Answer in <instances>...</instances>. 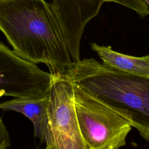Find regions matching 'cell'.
Listing matches in <instances>:
<instances>
[{
	"mask_svg": "<svg viewBox=\"0 0 149 149\" xmlns=\"http://www.w3.org/2000/svg\"><path fill=\"white\" fill-rule=\"evenodd\" d=\"M0 30L24 60L45 64L53 75L74 65L60 24L45 0H0Z\"/></svg>",
	"mask_w": 149,
	"mask_h": 149,
	"instance_id": "1",
	"label": "cell"
},
{
	"mask_svg": "<svg viewBox=\"0 0 149 149\" xmlns=\"http://www.w3.org/2000/svg\"><path fill=\"white\" fill-rule=\"evenodd\" d=\"M64 75L126 119L149 141V76L123 72L94 58L80 59Z\"/></svg>",
	"mask_w": 149,
	"mask_h": 149,
	"instance_id": "2",
	"label": "cell"
},
{
	"mask_svg": "<svg viewBox=\"0 0 149 149\" xmlns=\"http://www.w3.org/2000/svg\"><path fill=\"white\" fill-rule=\"evenodd\" d=\"M72 84L77 119L88 149H119L125 146L132 127L130 122L76 84Z\"/></svg>",
	"mask_w": 149,
	"mask_h": 149,
	"instance_id": "3",
	"label": "cell"
},
{
	"mask_svg": "<svg viewBox=\"0 0 149 149\" xmlns=\"http://www.w3.org/2000/svg\"><path fill=\"white\" fill-rule=\"evenodd\" d=\"M48 117L47 149H88L77 119L73 84L65 75H53Z\"/></svg>",
	"mask_w": 149,
	"mask_h": 149,
	"instance_id": "4",
	"label": "cell"
},
{
	"mask_svg": "<svg viewBox=\"0 0 149 149\" xmlns=\"http://www.w3.org/2000/svg\"><path fill=\"white\" fill-rule=\"evenodd\" d=\"M52 79L51 73L23 59L0 42V98H47Z\"/></svg>",
	"mask_w": 149,
	"mask_h": 149,
	"instance_id": "5",
	"label": "cell"
},
{
	"mask_svg": "<svg viewBox=\"0 0 149 149\" xmlns=\"http://www.w3.org/2000/svg\"><path fill=\"white\" fill-rule=\"evenodd\" d=\"M105 2L123 6L141 17L149 14L148 6L143 0H52L50 3L75 63L80 61V47L85 27Z\"/></svg>",
	"mask_w": 149,
	"mask_h": 149,
	"instance_id": "6",
	"label": "cell"
},
{
	"mask_svg": "<svg viewBox=\"0 0 149 149\" xmlns=\"http://www.w3.org/2000/svg\"><path fill=\"white\" fill-rule=\"evenodd\" d=\"M49 97L39 100L13 98L0 102V109L20 113L30 119L34 125V134L46 143L48 138Z\"/></svg>",
	"mask_w": 149,
	"mask_h": 149,
	"instance_id": "7",
	"label": "cell"
},
{
	"mask_svg": "<svg viewBox=\"0 0 149 149\" xmlns=\"http://www.w3.org/2000/svg\"><path fill=\"white\" fill-rule=\"evenodd\" d=\"M90 45L104 63L129 73L149 76V55L134 56L115 51L110 46Z\"/></svg>",
	"mask_w": 149,
	"mask_h": 149,
	"instance_id": "8",
	"label": "cell"
},
{
	"mask_svg": "<svg viewBox=\"0 0 149 149\" xmlns=\"http://www.w3.org/2000/svg\"><path fill=\"white\" fill-rule=\"evenodd\" d=\"M10 144L8 131L0 115V149H6Z\"/></svg>",
	"mask_w": 149,
	"mask_h": 149,
	"instance_id": "9",
	"label": "cell"
},
{
	"mask_svg": "<svg viewBox=\"0 0 149 149\" xmlns=\"http://www.w3.org/2000/svg\"><path fill=\"white\" fill-rule=\"evenodd\" d=\"M143 1L146 2V3L147 5H148L149 6V0H143Z\"/></svg>",
	"mask_w": 149,
	"mask_h": 149,
	"instance_id": "10",
	"label": "cell"
},
{
	"mask_svg": "<svg viewBox=\"0 0 149 149\" xmlns=\"http://www.w3.org/2000/svg\"><path fill=\"white\" fill-rule=\"evenodd\" d=\"M45 149H47V148H45Z\"/></svg>",
	"mask_w": 149,
	"mask_h": 149,
	"instance_id": "11",
	"label": "cell"
}]
</instances>
